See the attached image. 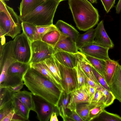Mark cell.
I'll list each match as a JSON object with an SVG mask.
<instances>
[{"label": "cell", "instance_id": "f546056e", "mask_svg": "<svg viewBox=\"0 0 121 121\" xmlns=\"http://www.w3.org/2000/svg\"><path fill=\"white\" fill-rule=\"evenodd\" d=\"M92 67L102 75L106 64V60L95 58L84 54Z\"/></svg>", "mask_w": 121, "mask_h": 121}, {"label": "cell", "instance_id": "ffe728a7", "mask_svg": "<svg viewBox=\"0 0 121 121\" xmlns=\"http://www.w3.org/2000/svg\"><path fill=\"white\" fill-rule=\"evenodd\" d=\"M30 67V64L16 61L9 67L7 71L8 75L23 78L24 75Z\"/></svg>", "mask_w": 121, "mask_h": 121}, {"label": "cell", "instance_id": "d6a6232c", "mask_svg": "<svg viewBox=\"0 0 121 121\" xmlns=\"http://www.w3.org/2000/svg\"><path fill=\"white\" fill-rule=\"evenodd\" d=\"M21 25L23 32L31 42L34 41V36L36 26L25 22H22Z\"/></svg>", "mask_w": 121, "mask_h": 121}, {"label": "cell", "instance_id": "cb8c5ba5", "mask_svg": "<svg viewBox=\"0 0 121 121\" xmlns=\"http://www.w3.org/2000/svg\"><path fill=\"white\" fill-rule=\"evenodd\" d=\"M40 62L43 64L47 67L53 76L62 85V80L60 70L53 55Z\"/></svg>", "mask_w": 121, "mask_h": 121}, {"label": "cell", "instance_id": "52a82bcc", "mask_svg": "<svg viewBox=\"0 0 121 121\" xmlns=\"http://www.w3.org/2000/svg\"><path fill=\"white\" fill-rule=\"evenodd\" d=\"M54 58L60 70L62 80V84L64 91L67 94H69L78 88L75 68L65 66L60 63Z\"/></svg>", "mask_w": 121, "mask_h": 121}, {"label": "cell", "instance_id": "4fadbf2b", "mask_svg": "<svg viewBox=\"0 0 121 121\" xmlns=\"http://www.w3.org/2000/svg\"><path fill=\"white\" fill-rule=\"evenodd\" d=\"M30 67L40 73L52 82L57 88L64 91L62 85L56 79L47 67L41 62L29 64Z\"/></svg>", "mask_w": 121, "mask_h": 121}, {"label": "cell", "instance_id": "f6af8a7d", "mask_svg": "<svg viewBox=\"0 0 121 121\" xmlns=\"http://www.w3.org/2000/svg\"><path fill=\"white\" fill-rule=\"evenodd\" d=\"M115 8L116 13L117 14L120 13L121 11V0H119Z\"/></svg>", "mask_w": 121, "mask_h": 121}, {"label": "cell", "instance_id": "f35d334b", "mask_svg": "<svg viewBox=\"0 0 121 121\" xmlns=\"http://www.w3.org/2000/svg\"><path fill=\"white\" fill-rule=\"evenodd\" d=\"M116 0H101L105 9L108 13L114 6Z\"/></svg>", "mask_w": 121, "mask_h": 121}, {"label": "cell", "instance_id": "5b68a950", "mask_svg": "<svg viewBox=\"0 0 121 121\" xmlns=\"http://www.w3.org/2000/svg\"><path fill=\"white\" fill-rule=\"evenodd\" d=\"M13 47L17 60L29 64L31 56V42L23 32L15 38Z\"/></svg>", "mask_w": 121, "mask_h": 121}, {"label": "cell", "instance_id": "8d00e7d4", "mask_svg": "<svg viewBox=\"0 0 121 121\" xmlns=\"http://www.w3.org/2000/svg\"><path fill=\"white\" fill-rule=\"evenodd\" d=\"M12 101L0 109V121L13 109Z\"/></svg>", "mask_w": 121, "mask_h": 121}, {"label": "cell", "instance_id": "ac0fdd59", "mask_svg": "<svg viewBox=\"0 0 121 121\" xmlns=\"http://www.w3.org/2000/svg\"><path fill=\"white\" fill-rule=\"evenodd\" d=\"M46 0H22L19 17H22L31 12Z\"/></svg>", "mask_w": 121, "mask_h": 121}, {"label": "cell", "instance_id": "ab89813d", "mask_svg": "<svg viewBox=\"0 0 121 121\" xmlns=\"http://www.w3.org/2000/svg\"><path fill=\"white\" fill-rule=\"evenodd\" d=\"M68 115L69 117L73 121H83L76 111H70V112H68Z\"/></svg>", "mask_w": 121, "mask_h": 121}, {"label": "cell", "instance_id": "30bf717a", "mask_svg": "<svg viewBox=\"0 0 121 121\" xmlns=\"http://www.w3.org/2000/svg\"><path fill=\"white\" fill-rule=\"evenodd\" d=\"M80 52L84 54L105 60L110 59L108 55L109 48L93 43L78 47Z\"/></svg>", "mask_w": 121, "mask_h": 121}, {"label": "cell", "instance_id": "4dcf8cb0", "mask_svg": "<svg viewBox=\"0 0 121 121\" xmlns=\"http://www.w3.org/2000/svg\"><path fill=\"white\" fill-rule=\"evenodd\" d=\"M95 119L100 121H121V117L120 116L109 112L104 109Z\"/></svg>", "mask_w": 121, "mask_h": 121}, {"label": "cell", "instance_id": "7a4b0ae2", "mask_svg": "<svg viewBox=\"0 0 121 121\" xmlns=\"http://www.w3.org/2000/svg\"><path fill=\"white\" fill-rule=\"evenodd\" d=\"M76 27L80 30L85 31L93 28L99 20L97 9L88 0H68Z\"/></svg>", "mask_w": 121, "mask_h": 121}, {"label": "cell", "instance_id": "7bdbcfd3", "mask_svg": "<svg viewBox=\"0 0 121 121\" xmlns=\"http://www.w3.org/2000/svg\"><path fill=\"white\" fill-rule=\"evenodd\" d=\"M15 112L13 109L9 113L4 117L1 121H12Z\"/></svg>", "mask_w": 121, "mask_h": 121}, {"label": "cell", "instance_id": "b9f144b4", "mask_svg": "<svg viewBox=\"0 0 121 121\" xmlns=\"http://www.w3.org/2000/svg\"><path fill=\"white\" fill-rule=\"evenodd\" d=\"M24 85V84L23 82L14 86L7 87H9L13 92H17L20 91V90L23 87Z\"/></svg>", "mask_w": 121, "mask_h": 121}, {"label": "cell", "instance_id": "484cf974", "mask_svg": "<svg viewBox=\"0 0 121 121\" xmlns=\"http://www.w3.org/2000/svg\"><path fill=\"white\" fill-rule=\"evenodd\" d=\"M95 36V30L93 28L89 29L83 34H80L76 42L77 47L93 43Z\"/></svg>", "mask_w": 121, "mask_h": 121}, {"label": "cell", "instance_id": "603a6c76", "mask_svg": "<svg viewBox=\"0 0 121 121\" xmlns=\"http://www.w3.org/2000/svg\"><path fill=\"white\" fill-rule=\"evenodd\" d=\"M106 61V66L103 75L110 87L117 68L119 64L117 61L110 59Z\"/></svg>", "mask_w": 121, "mask_h": 121}, {"label": "cell", "instance_id": "44dd1931", "mask_svg": "<svg viewBox=\"0 0 121 121\" xmlns=\"http://www.w3.org/2000/svg\"><path fill=\"white\" fill-rule=\"evenodd\" d=\"M103 104H104L103 101L97 103H82L77 105L76 111L83 121H86L87 120L89 112L91 109L97 105Z\"/></svg>", "mask_w": 121, "mask_h": 121}, {"label": "cell", "instance_id": "ba28073f", "mask_svg": "<svg viewBox=\"0 0 121 121\" xmlns=\"http://www.w3.org/2000/svg\"><path fill=\"white\" fill-rule=\"evenodd\" d=\"M35 106V112L40 121H48L54 112L57 113V108L42 98L33 94Z\"/></svg>", "mask_w": 121, "mask_h": 121}, {"label": "cell", "instance_id": "7c38bea8", "mask_svg": "<svg viewBox=\"0 0 121 121\" xmlns=\"http://www.w3.org/2000/svg\"><path fill=\"white\" fill-rule=\"evenodd\" d=\"M54 53L63 51L75 54L79 52L76 42L70 37L63 35L61 39L54 48Z\"/></svg>", "mask_w": 121, "mask_h": 121}, {"label": "cell", "instance_id": "277c9868", "mask_svg": "<svg viewBox=\"0 0 121 121\" xmlns=\"http://www.w3.org/2000/svg\"><path fill=\"white\" fill-rule=\"evenodd\" d=\"M19 16L4 0L0 2V35L9 36L13 39L21 33L22 29Z\"/></svg>", "mask_w": 121, "mask_h": 121}, {"label": "cell", "instance_id": "d6986e66", "mask_svg": "<svg viewBox=\"0 0 121 121\" xmlns=\"http://www.w3.org/2000/svg\"><path fill=\"white\" fill-rule=\"evenodd\" d=\"M70 94L64 91L62 94L57 108L58 113L64 121H73L68 115L67 106L70 99Z\"/></svg>", "mask_w": 121, "mask_h": 121}, {"label": "cell", "instance_id": "e575fe53", "mask_svg": "<svg viewBox=\"0 0 121 121\" xmlns=\"http://www.w3.org/2000/svg\"><path fill=\"white\" fill-rule=\"evenodd\" d=\"M106 107L104 104L97 105L91 109L90 111L87 121L93 120L98 117L104 109Z\"/></svg>", "mask_w": 121, "mask_h": 121}, {"label": "cell", "instance_id": "9c48e42d", "mask_svg": "<svg viewBox=\"0 0 121 121\" xmlns=\"http://www.w3.org/2000/svg\"><path fill=\"white\" fill-rule=\"evenodd\" d=\"M69 94L70 99L67 108L70 111H76L77 105L80 103H91L88 87L86 83L73 90Z\"/></svg>", "mask_w": 121, "mask_h": 121}, {"label": "cell", "instance_id": "3957f363", "mask_svg": "<svg viewBox=\"0 0 121 121\" xmlns=\"http://www.w3.org/2000/svg\"><path fill=\"white\" fill-rule=\"evenodd\" d=\"M60 2L59 0H46L31 12L19 17L20 20L35 26L53 24L54 15Z\"/></svg>", "mask_w": 121, "mask_h": 121}, {"label": "cell", "instance_id": "8fae6325", "mask_svg": "<svg viewBox=\"0 0 121 121\" xmlns=\"http://www.w3.org/2000/svg\"><path fill=\"white\" fill-rule=\"evenodd\" d=\"M95 30V38L93 43L109 49L112 48L114 45L106 31L103 20L98 24Z\"/></svg>", "mask_w": 121, "mask_h": 121}, {"label": "cell", "instance_id": "bcb514c9", "mask_svg": "<svg viewBox=\"0 0 121 121\" xmlns=\"http://www.w3.org/2000/svg\"><path fill=\"white\" fill-rule=\"evenodd\" d=\"M57 113L55 112H53L52 113L50 121H58L59 120L57 116Z\"/></svg>", "mask_w": 121, "mask_h": 121}, {"label": "cell", "instance_id": "8992f818", "mask_svg": "<svg viewBox=\"0 0 121 121\" xmlns=\"http://www.w3.org/2000/svg\"><path fill=\"white\" fill-rule=\"evenodd\" d=\"M31 56L29 64L41 62L52 56L54 48L41 40L31 42Z\"/></svg>", "mask_w": 121, "mask_h": 121}, {"label": "cell", "instance_id": "d4e9b609", "mask_svg": "<svg viewBox=\"0 0 121 121\" xmlns=\"http://www.w3.org/2000/svg\"><path fill=\"white\" fill-rule=\"evenodd\" d=\"M13 106L15 113L21 117L26 121H29L30 110L18 99L13 97L12 101Z\"/></svg>", "mask_w": 121, "mask_h": 121}, {"label": "cell", "instance_id": "9a60e30c", "mask_svg": "<svg viewBox=\"0 0 121 121\" xmlns=\"http://www.w3.org/2000/svg\"><path fill=\"white\" fill-rule=\"evenodd\" d=\"M55 25L62 35L70 37L76 42L80 34L73 26L61 20H58Z\"/></svg>", "mask_w": 121, "mask_h": 121}, {"label": "cell", "instance_id": "1f68e13d", "mask_svg": "<svg viewBox=\"0 0 121 121\" xmlns=\"http://www.w3.org/2000/svg\"><path fill=\"white\" fill-rule=\"evenodd\" d=\"M96 90L101 91L104 95L105 98L104 104L106 107L112 104L116 99L111 91L104 88L99 84H97Z\"/></svg>", "mask_w": 121, "mask_h": 121}, {"label": "cell", "instance_id": "d590c367", "mask_svg": "<svg viewBox=\"0 0 121 121\" xmlns=\"http://www.w3.org/2000/svg\"><path fill=\"white\" fill-rule=\"evenodd\" d=\"M93 72L99 84L106 89L111 91L110 87L107 84L103 75L92 66Z\"/></svg>", "mask_w": 121, "mask_h": 121}, {"label": "cell", "instance_id": "2e32d148", "mask_svg": "<svg viewBox=\"0 0 121 121\" xmlns=\"http://www.w3.org/2000/svg\"><path fill=\"white\" fill-rule=\"evenodd\" d=\"M110 88L115 99L121 102V65L117 68Z\"/></svg>", "mask_w": 121, "mask_h": 121}, {"label": "cell", "instance_id": "e0dca14e", "mask_svg": "<svg viewBox=\"0 0 121 121\" xmlns=\"http://www.w3.org/2000/svg\"><path fill=\"white\" fill-rule=\"evenodd\" d=\"M75 54L77 60L83 71L96 83L99 84L93 72L92 66L86 58L85 55L80 52Z\"/></svg>", "mask_w": 121, "mask_h": 121}, {"label": "cell", "instance_id": "74e56055", "mask_svg": "<svg viewBox=\"0 0 121 121\" xmlns=\"http://www.w3.org/2000/svg\"><path fill=\"white\" fill-rule=\"evenodd\" d=\"M104 95L100 91L96 90L94 95L92 99L91 103H97L100 102L105 101Z\"/></svg>", "mask_w": 121, "mask_h": 121}, {"label": "cell", "instance_id": "7dc6e473", "mask_svg": "<svg viewBox=\"0 0 121 121\" xmlns=\"http://www.w3.org/2000/svg\"><path fill=\"white\" fill-rule=\"evenodd\" d=\"M92 3H96L97 0H88Z\"/></svg>", "mask_w": 121, "mask_h": 121}, {"label": "cell", "instance_id": "c3c4849f", "mask_svg": "<svg viewBox=\"0 0 121 121\" xmlns=\"http://www.w3.org/2000/svg\"><path fill=\"white\" fill-rule=\"evenodd\" d=\"M60 2H61V1H63V0H59Z\"/></svg>", "mask_w": 121, "mask_h": 121}, {"label": "cell", "instance_id": "f1b7e54d", "mask_svg": "<svg viewBox=\"0 0 121 121\" xmlns=\"http://www.w3.org/2000/svg\"><path fill=\"white\" fill-rule=\"evenodd\" d=\"M57 29L55 25L36 26L34 36V41L41 40L43 37L47 33Z\"/></svg>", "mask_w": 121, "mask_h": 121}, {"label": "cell", "instance_id": "7402d4cb", "mask_svg": "<svg viewBox=\"0 0 121 121\" xmlns=\"http://www.w3.org/2000/svg\"><path fill=\"white\" fill-rule=\"evenodd\" d=\"M14 96L18 99L29 110L35 111L33 94L31 92L26 91H20L15 93Z\"/></svg>", "mask_w": 121, "mask_h": 121}, {"label": "cell", "instance_id": "60d3db41", "mask_svg": "<svg viewBox=\"0 0 121 121\" xmlns=\"http://www.w3.org/2000/svg\"><path fill=\"white\" fill-rule=\"evenodd\" d=\"M83 72L85 76L86 83L88 85L96 88L97 84L94 81L91 79L84 72Z\"/></svg>", "mask_w": 121, "mask_h": 121}, {"label": "cell", "instance_id": "83f0119b", "mask_svg": "<svg viewBox=\"0 0 121 121\" xmlns=\"http://www.w3.org/2000/svg\"><path fill=\"white\" fill-rule=\"evenodd\" d=\"M15 93L9 87H0V109L12 101Z\"/></svg>", "mask_w": 121, "mask_h": 121}, {"label": "cell", "instance_id": "4316f807", "mask_svg": "<svg viewBox=\"0 0 121 121\" xmlns=\"http://www.w3.org/2000/svg\"><path fill=\"white\" fill-rule=\"evenodd\" d=\"M62 36V35L57 29L55 30L46 34L41 40L54 48Z\"/></svg>", "mask_w": 121, "mask_h": 121}, {"label": "cell", "instance_id": "681fc988", "mask_svg": "<svg viewBox=\"0 0 121 121\" xmlns=\"http://www.w3.org/2000/svg\"><path fill=\"white\" fill-rule=\"evenodd\" d=\"M6 0V1H8V0Z\"/></svg>", "mask_w": 121, "mask_h": 121}, {"label": "cell", "instance_id": "6da1fadb", "mask_svg": "<svg viewBox=\"0 0 121 121\" xmlns=\"http://www.w3.org/2000/svg\"><path fill=\"white\" fill-rule=\"evenodd\" d=\"M23 80L33 95L42 98L57 108L64 91L30 67L23 75Z\"/></svg>", "mask_w": 121, "mask_h": 121}, {"label": "cell", "instance_id": "5bb4252c", "mask_svg": "<svg viewBox=\"0 0 121 121\" xmlns=\"http://www.w3.org/2000/svg\"><path fill=\"white\" fill-rule=\"evenodd\" d=\"M53 56L60 64L72 68H75L77 60L75 54L60 51L54 53Z\"/></svg>", "mask_w": 121, "mask_h": 121}, {"label": "cell", "instance_id": "836d02e7", "mask_svg": "<svg viewBox=\"0 0 121 121\" xmlns=\"http://www.w3.org/2000/svg\"><path fill=\"white\" fill-rule=\"evenodd\" d=\"M77 66L75 68L78 88L85 85L86 82L84 72L80 67L79 62L77 60Z\"/></svg>", "mask_w": 121, "mask_h": 121}, {"label": "cell", "instance_id": "ee69618b", "mask_svg": "<svg viewBox=\"0 0 121 121\" xmlns=\"http://www.w3.org/2000/svg\"><path fill=\"white\" fill-rule=\"evenodd\" d=\"M87 85L91 102L92 99L94 95L96 88L88 84Z\"/></svg>", "mask_w": 121, "mask_h": 121}]
</instances>
